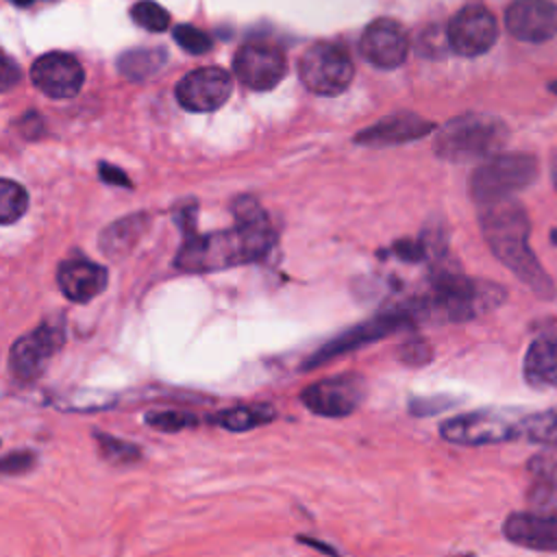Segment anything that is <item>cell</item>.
Returning <instances> with one entry per match:
<instances>
[{
  "mask_svg": "<svg viewBox=\"0 0 557 557\" xmlns=\"http://www.w3.org/2000/svg\"><path fill=\"white\" fill-rule=\"evenodd\" d=\"M527 413L520 409H476L448 418L440 424V435L457 446H487L522 437Z\"/></svg>",
  "mask_w": 557,
  "mask_h": 557,
  "instance_id": "6",
  "label": "cell"
},
{
  "mask_svg": "<svg viewBox=\"0 0 557 557\" xmlns=\"http://www.w3.org/2000/svg\"><path fill=\"white\" fill-rule=\"evenodd\" d=\"M174 39L178 41V46L191 54H202L211 48V39L207 33H202L200 28L191 26V24H178L174 28Z\"/></svg>",
  "mask_w": 557,
  "mask_h": 557,
  "instance_id": "29",
  "label": "cell"
},
{
  "mask_svg": "<svg viewBox=\"0 0 557 557\" xmlns=\"http://www.w3.org/2000/svg\"><path fill=\"white\" fill-rule=\"evenodd\" d=\"M233 67L246 87L265 91L278 85L287 63L283 52L270 44H246L235 52Z\"/></svg>",
  "mask_w": 557,
  "mask_h": 557,
  "instance_id": "13",
  "label": "cell"
},
{
  "mask_svg": "<svg viewBox=\"0 0 557 557\" xmlns=\"http://www.w3.org/2000/svg\"><path fill=\"white\" fill-rule=\"evenodd\" d=\"M550 174H553V183H555V189H557V154L550 161Z\"/></svg>",
  "mask_w": 557,
  "mask_h": 557,
  "instance_id": "37",
  "label": "cell"
},
{
  "mask_svg": "<svg viewBox=\"0 0 557 557\" xmlns=\"http://www.w3.org/2000/svg\"><path fill=\"white\" fill-rule=\"evenodd\" d=\"M65 342V331L59 322H44L35 331L13 342L9 350V372L20 383L39 379L48 361L59 352Z\"/></svg>",
  "mask_w": 557,
  "mask_h": 557,
  "instance_id": "8",
  "label": "cell"
},
{
  "mask_svg": "<svg viewBox=\"0 0 557 557\" xmlns=\"http://www.w3.org/2000/svg\"><path fill=\"white\" fill-rule=\"evenodd\" d=\"M274 242V231L257 207L246 198L237 205V224L211 235H189L176 263L185 270H222L261 257Z\"/></svg>",
  "mask_w": 557,
  "mask_h": 557,
  "instance_id": "1",
  "label": "cell"
},
{
  "mask_svg": "<svg viewBox=\"0 0 557 557\" xmlns=\"http://www.w3.org/2000/svg\"><path fill=\"white\" fill-rule=\"evenodd\" d=\"M505 26L520 41H546L557 35V4L553 0H513L505 11Z\"/></svg>",
  "mask_w": 557,
  "mask_h": 557,
  "instance_id": "14",
  "label": "cell"
},
{
  "mask_svg": "<svg viewBox=\"0 0 557 557\" xmlns=\"http://www.w3.org/2000/svg\"><path fill=\"white\" fill-rule=\"evenodd\" d=\"M503 535L522 548L529 550H557V513L540 511H516L509 513L503 522Z\"/></svg>",
  "mask_w": 557,
  "mask_h": 557,
  "instance_id": "16",
  "label": "cell"
},
{
  "mask_svg": "<svg viewBox=\"0 0 557 557\" xmlns=\"http://www.w3.org/2000/svg\"><path fill=\"white\" fill-rule=\"evenodd\" d=\"M298 72L305 87L313 94L337 96L350 85L355 67L342 46L315 44L300 57Z\"/></svg>",
  "mask_w": 557,
  "mask_h": 557,
  "instance_id": "7",
  "label": "cell"
},
{
  "mask_svg": "<svg viewBox=\"0 0 557 557\" xmlns=\"http://www.w3.org/2000/svg\"><path fill=\"white\" fill-rule=\"evenodd\" d=\"M131 17L135 20V24L144 26L150 33H161L170 26V13L152 0H141V2L133 4Z\"/></svg>",
  "mask_w": 557,
  "mask_h": 557,
  "instance_id": "28",
  "label": "cell"
},
{
  "mask_svg": "<svg viewBox=\"0 0 557 557\" xmlns=\"http://www.w3.org/2000/svg\"><path fill=\"white\" fill-rule=\"evenodd\" d=\"M33 83L39 91L52 98H72L83 87L81 63L65 52H48L39 57L30 70Z\"/></svg>",
  "mask_w": 557,
  "mask_h": 557,
  "instance_id": "15",
  "label": "cell"
},
{
  "mask_svg": "<svg viewBox=\"0 0 557 557\" xmlns=\"http://www.w3.org/2000/svg\"><path fill=\"white\" fill-rule=\"evenodd\" d=\"M0 76H2V89L4 91H9L20 81V70H17V65H15V61L11 57H4Z\"/></svg>",
  "mask_w": 557,
  "mask_h": 557,
  "instance_id": "34",
  "label": "cell"
},
{
  "mask_svg": "<svg viewBox=\"0 0 557 557\" xmlns=\"http://www.w3.org/2000/svg\"><path fill=\"white\" fill-rule=\"evenodd\" d=\"M298 542H302V544H307V546H313V548H318V550H322V553H326V555H331V557H337V550H335L333 546L322 544V542H318V540H313V537L298 535Z\"/></svg>",
  "mask_w": 557,
  "mask_h": 557,
  "instance_id": "36",
  "label": "cell"
},
{
  "mask_svg": "<svg viewBox=\"0 0 557 557\" xmlns=\"http://www.w3.org/2000/svg\"><path fill=\"white\" fill-rule=\"evenodd\" d=\"M524 381L533 389L557 387V335H542L527 348L522 363Z\"/></svg>",
  "mask_w": 557,
  "mask_h": 557,
  "instance_id": "20",
  "label": "cell"
},
{
  "mask_svg": "<svg viewBox=\"0 0 557 557\" xmlns=\"http://www.w3.org/2000/svg\"><path fill=\"white\" fill-rule=\"evenodd\" d=\"M144 422L157 431L163 433H176L183 429H191L198 424V418L189 411H178V409H159V411H148L144 416Z\"/></svg>",
  "mask_w": 557,
  "mask_h": 557,
  "instance_id": "27",
  "label": "cell"
},
{
  "mask_svg": "<svg viewBox=\"0 0 557 557\" xmlns=\"http://www.w3.org/2000/svg\"><path fill=\"white\" fill-rule=\"evenodd\" d=\"M233 91V78L222 67H200L181 78L176 98L187 111L205 113L222 107Z\"/></svg>",
  "mask_w": 557,
  "mask_h": 557,
  "instance_id": "12",
  "label": "cell"
},
{
  "mask_svg": "<svg viewBox=\"0 0 557 557\" xmlns=\"http://www.w3.org/2000/svg\"><path fill=\"white\" fill-rule=\"evenodd\" d=\"M481 231L492 252L540 298L555 296V283L529 246L531 222L518 200L485 205L481 211Z\"/></svg>",
  "mask_w": 557,
  "mask_h": 557,
  "instance_id": "2",
  "label": "cell"
},
{
  "mask_svg": "<svg viewBox=\"0 0 557 557\" xmlns=\"http://www.w3.org/2000/svg\"><path fill=\"white\" fill-rule=\"evenodd\" d=\"M403 326H413V320L409 315V311L405 307H400L398 311H389V313H381L359 326H352L350 331L337 335L335 339H331L329 344H324L322 348H318L302 366V370H311V368H318L322 363H326L329 359H335L348 350H355L363 344H370V342H376Z\"/></svg>",
  "mask_w": 557,
  "mask_h": 557,
  "instance_id": "10",
  "label": "cell"
},
{
  "mask_svg": "<svg viewBox=\"0 0 557 557\" xmlns=\"http://www.w3.org/2000/svg\"><path fill=\"white\" fill-rule=\"evenodd\" d=\"M163 63H165L163 48H135L120 57L117 70L131 81H144L154 72H159Z\"/></svg>",
  "mask_w": 557,
  "mask_h": 557,
  "instance_id": "23",
  "label": "cell"
},
{
  "mask_svg": "<svg viewBox=\"0 0 557 557\" xmlns=\"http://www.w3.org/2000/svg\"><path fill=\"white\" fill-rule=\"evenodd\" d=\"M94 437L98 442L102 459H107L113 466H128V463L139 461V457H141V448L135 446L133 442H126V440H120V437H113V435L100 433V431H96Z\"/></svg>",
  "mask_w": 557,
  "mask_h": 557,
  "instance_id": "25",
  "label": "cell"
},
{
  "mask_svg": "<svg viewBox=\"0 0 557 557\" xmlns=\"http://www.w3.org/2000/svg\"><path fill=\"white\" fill-rule=\"evenodd\" d=\"M405 348H409V352L405 350L403 352V359L405 361H409V363H416V366H420V363H424V361H429V357H431V350H429V346L424 344V342H411L409 346H405Z\"/></svg>",
  "mask_w": 557,
  "mask_h": 557,
  "instance_id": "33",
  "label": "cell"
},
{
  "mask_svg": "<svg viewBox=\"0 0 557 557\" xmlns=\"http://www.w3.org/2000/svg\"><path fill=\"white\" fill-rule=\"evenodd\" d=\"M505 289L492 281L468 278L461 272L444 270L435 276L426 296L405 307L416 322H466L496 309Z\"/></svg>",
  "mask_w": 557,
  "mask_h": 557,
  "instance_id": "3",
  "label": "cell"
},
{
  "mask_svg": "<svg viewBox=\"0 0 557 557\" xmlns=\"http://www.w3.org/2000/svg\"><path fill=\"white\" fill-rule=\"evenodd\" d=\"M11 2H15V4H30L33 0H11Z\"/></svg>",
  "mask_w": 557,
  "mask_h": 557,
  "instance_id": "39",
  "label": "cell"
},
{
  "mask_svg": "<svg viewBox=\"0 0 557 557\" xmlns=\"http://www.w3.org/2000/svg\"><path fill=\"white\" fill-rule=\"evenodd\" d=\"M509 139L507 124L490 113H463L446 122L435 135V152L455 163L490 159Z\"/></svg>",
  "mask_w": 557,
  "mask_h": 557,
  "instance_id": "4",
  "label": "cell"
},
{
  "mask_svg": "<svg viewBox=\"0 0 557 557\" xmlns=\"http://www.w3.org/2000/svg\"><path fill=\"white\" fill-rule=\"evenodd\" d=\"M366 396V381L359 374H337L311 383L300 392L302 405L324 418H344L357 411Z\"/></svg>",
  "mask_w": 557,
  "mask_h": 557,
  "instance_id": "9",
  "label": "cell"
},
{
  "mask_svg": "<svg viewBox=\"0 0 557 557\" xmlns=\"http://www.w3.org/2000/svg\"><path fill=\"white\" fill-rule=\"evenodd\" d=\"M553 239H555V242H557V228H555V231H553Z\"/></svg>",
  "mask_w": 557,
  "mask_h": 557,
  "instance_id": "40",
  "label": "cell"
},
{
  "mask_svg": "<svg viewBox=\"0 0 557 557\" xmlns=\"http://www.w3.org/2000/svg\"><path fill=\"white\" fill-rule=\"evenodd\" d=\"M148 220L146 215H128L124 220L113 222L111 226H107L100 235V248L104 255L117 259L122 255H126L137 239L141 237V233L146 231Z\"/></svg>",
  "mask_w": 557,
  "mask_h": 557,
  "instance_id": "22",
  "label": "cell"
},
{
  "mask_svg": "<svg viewBox=\"0 0 557 557\" xmlns=\"http://www.w3.org/2000/svg\"><path fill=\"white\" fill-rule=\"evenodd\" d=\"M100 174H102V178H104L107 183H111V185H128L126 174H124L122 170L109 165V163H102V165H100Z\"/></svg>",
  "mask_w": 557,
  "mask_h": 557,
  "instance_id": "35",
  "label": "cell"
},
{
  "mask_svg": "<svg viewBox=\"0 0 557 557\" xmlns=\"http://www.w3.org/2000/svg\"><path fill=\"white\" fill-rule=\"evenodd\" d=\"M431 131H433V122L416 113H394L363 128L355 139L366 146H392V144H405V141L418 139Z\"/></svg>",
  "mask_w": 557,
  "mask_h": 557,
  "instance_id": "19",
  "label": "cell"
},
{
  "mask_svg": "<svg viewBox=\"0 0 557 557\" xmlns=\"http://www.w3.org/2000/svg\"><path fill=\"white\" fill-rule=\"evenodd\" d=\"M453 405H455V400L450 396H426V398H413L409 403V411L418 418H426V416L442 413Z\"/></svg>",
  "mask_w": 557,
  "mask_h": 557,
  "instance_id": "31",
  "label": "cell"
},
{
  "mask_svg": "<svg viewBox=\"0 0 557 557\" xmlns=\"http://www.w3.org/2000/svg\"><path fill=\"white\" fill-rule=\"evenodd\" d=\"M446 35L457 54L479 57L487 52L498 37L496 17L481 4H468L450 20Z\"/></svg>",
  "mask_w": 557,
  "mask_h": 557,
  "instance_id": "11",
  "label": "cell"
},
{
  "mask_svg": "<svg viewBox=\"0 0 557 557\" xmlns=\"http://www.w3.org/2000/svg\"><path fill=\"white\" fill-rule=\"evenodd\" d=\"M537 178V159L527 152H500L485 159L470 174V196L481 205L511 198Z\"/></svg>",
  "mask_w": 557,
  "mask_h": 557,
  "instance_id": "5",
  "label": "cell"
},
{
  "mask_svg": "<svg viewBox=\"0 0 557 557\" xmlns=\"http://www.w3.org/2000/svg\"><path fill=\"white\" fill-rule=\"evenodd\" d=\"M57 283L65 298L87 302L107 287V270L87 259H67L59 265Z\"/></svg>",
  "mask_w": 557,
  "mask_h": 557,
  "instance_id": "18",
  "label": "cell"
},
{
  "mask_svg": "<svg viewBox=\"0 0 557 557\" xmlns=\"http://www.w3.org/2000/svg\"><path fill=\"white\" fill-rule=\"evenodd\" d=\"M409 39L394 20H376L361 35V54L376 67H396L405 61Z\"/></svg>",
  "mask_w": 557,
  "mask_h": 557,
  "instance_id": "17",
  "label": "cell"
},
{
  "mask_svg": "<svg viewBox=\"0 0 557 557\" xmlns=\"http://www.w3.org/2000/svg\"><path fill=\"white\" fill-rule=\"evenodd\" d=\"M533 481L557 483V453H537L527 463Z\"/></svg>",
  "mask_w": 557,
  "mask_h": 557,
  "instance_id": "30",
  "label": "cell"
},
{
  "mask_svg": "<svg viewBox=\"0 0 557 557\" xmlns=\"http://www.w3.org/2000/svg\"><path fill=\"white\" fill-rule=\"evenodd\" d=\"M548 89H550V91H553V94H557V81H553V83H550V85H548Z\"/></svg>",
  "mask_w": 557,
  "mask_h": 557,
  "instance_id": "38",
  "label": "cell"
},
{
  "mask_svg": "<svg viewBox=\"0 0 557 557\" xmlns=\"http://www.w3.org/2000/svg\"><path fill=\"white\" fill-rule=\"evenodd\" d=\"M522 437L540 446H557V407L527 413Z\"/></svg>",
  "mask_w": 557,
  "mask_h": 557,
  "instance_id": "24",
  "label": "cell"
},
{
  "mask_svg": "<svg viewBox=\"0 0 557 557\" xmlns=\"http://www.w3.org/2000/svg\"><path fill=\"white\" fill-rule=\"evenodd\" d=\"M26 207H28L26 189L15 181L4 178L0 183V222L11 224V222L20 220L24 215Z\"/></svg>",
  "mask_w": 557,
  "mask_h": 557,
  "instance_id": "26",
  "label": "cell"
},
{
  "mask_svg": "<svg viewBox=\"0 0 557 557\" xmlns=\"http://www.w3.org/2000/svg\"><path fill=\"white\" fill-rule=\"evenodd\" d=\"M37 463V455L33 450H11L2 457V472L13 476V474H22L28 472L33 466Z\"/></svg>",
  "mask_w": 557,
  "mask_h": 557,
  "instance_id": "32",
  "label": "cell"
},
{
  "mask_svg": "<svg viewBox=\"0 0 557 557\" xmlns=\"http://www.w3.org/2000/svg\"><path fill=\"white\" fill-rule=\"evenodd\" d=\"M276 418V409L268 403H250V405H237L231 409H224L215 416H211V422L233 431V433H242V431H250L263 424H270Z\"/></svg>",
  "mask_w": 557,
  "mask_h": 557,
  "instance_id": "21",
  "label": "cell"
}]
</instances>
